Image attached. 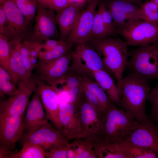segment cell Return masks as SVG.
I'll use <instances>...</instances> for the list:
<instances>
[{
  "mask_svg": "<svg viewBox=\"0 0 158 158\" xmlns=\"http://www.w3.org/2000/svg\"><path fill=\"white\" fill-rule=\"evenodd\" d=\"M119 90L120 108L139 122L147 119L146 103L151 91L148 81L131 73L123 78Z\"/></svg>",
  "mask_w": 158,
  "mask_h": 158,
  "instance_id": "6da1fadb",
  "label": "cell"
},
{
  "mask_svg": "<svg viewBox=\"0 0 158 158\" xmlns=\"http://www.w3.org/2000/svg\"><path fill=\"white\" fill-rule=\"evenodd\" d=\"M91 41L100 55L105 68L115 78L119 89L123 78L124 71L128 65V44L125 40L111 37L92 39Z\"/></svg>",
  "mask_w": 158,
  "mask_h": 158,
  "instance_id": "7a4b0ae2",
  "label": "cell"
},
{
  "mask_svg": "<svg viewBox=\"0 0 158 158\" xmlns=\"http://www.w3.org/2000/svg\"><path fill=\"white\" fill-rule=\"evenodd\" d=\"M140 123L114 103L104 112L99 134L96 138L109 142L117 141L126 136Z\"/></svg>",
  "mask_w": 158,
  "mask_h": 158,
  "instance_id": "3957f363",
  "label": "cell"
},
{
  "mask_svg": "<svg viewBox=\"0 0 158 158\" xmlns=\"http://www.w3.org/2000/svg\"><path fill=\"white\" fill-rule=\"evenodd\" d=\"M129 57L131 73L147 81L158 80V42L133 49Z\"/></svg>",
  "mask_w": 158,
  "mask_h": 158,
  "instance_id": "277c9868",
  "label": "cell"
},
{
  "mask_svg": "<svg viewBox=\"0 0 158 158\" xmlns=\"http://www.w3.org/2000/svg\"><path fill=\"white\" fill-rule=\"evenodd\" d=\"M17 85L18 91L16 93L0 101V121L11 116L24 114L30 97L37 88L35 75L32 74Z\"/></svg>",
  "mask_w": 158,
  "mask_h": 158,
  "instance_id": "5b68a950",
  "label": "cell"
},
{
  "mask_svg": "<svg viewBox=\"0 0 158 158\" xmlns=\"http://www.w3.org/2000/svg\"><path fill=\"white\" fill-rule=\"evenodd\" d=\"M117 31L129 45L144 47L158 42V26L144 20L128 21Z\"/></svg>",
  "mask_w": 158,
  "mask_h": 158,
  "instance_id": "8992f818",
  "label": "cell"
},
{
  "mask_svg": "<svg viewBox=\"0 0 158 158\" xmlns=\"http://www.w3.org/2000/svg\"><path fill=\"white\" fill-rule=\"evenodd\" d=\"M86 43L77 44L75 50L73 51L70 71L80 77L92 79L94 71L103 70L109 72L96 50Z\"/></svg>",
  "mask_w": 158,
  "mask_h": 158,
  "instance_id": "52a82bcc",
  "label": "cell"
},
{
  "mask_svg": "<svg viewBox=\"0 0 158 158\" xmlns=\"http://www.w3.org/2000/svg\"><path fill=\"white\" fill-rule=\"evenodd\" d=\"M24 114L0 121V158H11L18 151L16 144L24 133Z\"/></svg>",
  "mask_w": 158,
  "mask_h": 158,
  "instance_id": "ba28073f",
  "label": "cell"
},
{
  "mask_svg": "<svg viewBox=\"0 0 158 158\" xmlns=\"http://www.w3.org/2000/svg\"><path fill=\"white\" fill-rule=\"evenodd\" d=\"M73 51L72 49L64 55L48 62L38 60L35 75L36 78L54 87L70 71Z\"/></svg>",
  "mask_w": 158,
  "mask_h": 158,
  "instance_id": "9c48e42d",
  "label": "cell"
},
{
  "mask_svg": "<svg viewBox=\"0 0 158 158\" xmlns=\"http://www.w3.org/2000/svg\"><path fill=\"white\" fill-rule=\"evenodd\" d=\"M55 11L47 8L38 3L35 26L31 35L26 40L41 42L60 35L57 29Z\"/></svg>",
  "mask_w": 158,
  "mask_h": 158,
  "instance_id": "30bf717a",
  "label": "cell"
},
{
  "mask_svg": "<svg viewBox=\"0 0 158 158\" xmlns=\"http://www.w3.org/2000/svg\"><path fill=\"white\" fill-rule=\"evenodd\" d=\"M99 2V0H92L81 12L66 40L73 45L91 41L94 16Z\"/></svg>",
  "mask_w": 158,
  "mask_h": 158,
  "instance_id": "8fae6325",
  "label": "cell"
},
{
  "mask_svg": "<svg viewBox=\"0 0 158 158\" xmlns=\"http://www.w3.org/2000/svg\"><path fill=\"white\" fill-rule=\"evenodd\" d=\"M59 116L62 125L61 132L68 141L84 137L77 104L60 102Z\"/></svg>",
  "mask_w": 158,
  "mask_h": 158,
  "instance_id": "7c38bea8",
  "label": "cell"
},
{
  "mask_svg": "<svg viewBox=\"0 0 158 158\" xmlns=\"http://www.w3.org/2000/svg\"><path fill=\"white\" fill-rule=\"evenodd\" d=\"M21 139L22 141H28L38 144L45 151L70 144L62 132L49 122L32 134L24 133Z\"/></svg>",
  "mask_w": 158,
  "mask_h": 158,
  "instance_id": "4fadbf2b",
  "label": "cell"
},
{
  "mask_svg": "<svg viewBox=\"0 0 158 158\" xmlns=\"http://www.w3.org/2000/svg\"><path fill=\"white\" fill-rule=\"evenodd\" d=\"M36 90L45 111L47 118L56 128L61 131L62 125L59 116V92L52 86L36 78Z\"/></svg>",
  "mask_w": 158,
  "mask_h": 158,
  "instance_id": "5bb4252c",
  "label": "cell"
},
{
  "mask_svg": "<svg viewBox=\"0 0 158 158\" xmlns=\"http://www.w3.org/2000/svg\"><path fill=\"white\" fill-rule=\"evenodd\" d=\"M121 140L153 150L158 157V127L150 117Z\"/></svg>",
  "mask_w": 158,
  "mask_h": 158,
  "instance_id": "9a60e30c",
  "label": "cell"
},
{
  "mask_svg": "<svg viewBox=\"0 0 158 158\" xmlns=\"http://www.w3.org/2000/svg\"><path fill=\"white\" fill-rule=\"evenodd\" d=\"M77 104L79 110L84 137H97L100 130L104 112L97 111L87 100L83 93Z\"/></svg>",
  "mask_w": 158,
  "mask_h": 158,
  "instance_id": "2e32d148",
  "label": "cell"
},
{
  "mask_svg": "<svg viewBox=\"0 0 158 158\" xmlns=\"http://www.w3.org/2000/svg\"><path fill=\"white\" fill-rule=\"evenodd\" d=\"M107 6L118 29L128 21L144 20L140 7L125 0H112Z\"/></svg>",
  "mask_w": 158,
  "mask_h": 158,
  "instance_id": "e0dca14e",
  "label": "cell"
},
{
  "mask_svg": "<svg viewBox=\"0 0 158 158\" xmlns=\"http://www.w3.org/2000/svg\"><path fill=\"white\" fill-rule=\"evenodd\" d=\"M48 122L42 104L36 89L28 104L24 118V133L28 134H32Z\"/></svg>",
  "mask_w": 158,
  "mask_h": 158,
  "instance_id": "ac0fdd59",
  "label": "cell"
},
{
  "mask_svg": "<svg viewBox=\"0 0 158 158\" xmlns=\"http://www.w3.org/2000/svg\"><path fill=\"white\" fill-rule=\"evenodd\" d=\"M4 9L10 25L15 31L18 42H22L27 35L30 23L16 5L15 0H2Z\"/></svg>",
  "mask_w": 158,
  "mask_h": 158,
  "instance_id": "d6986e66",
  "label": "cell"
},
{
  "mask_svg": "<svg viewBox=\"0 0 158 158\" xmlns=\"http://www.w3.org/2000/svg\"><path fill=\"white\" fill-rule=\"evenodd\" d=\"M83 1L74 2L56 12V19L60 30V39L65 41L74 25L81 12Z\"/></svg>",
  "mask_w": 158,
  "mask_h": 158,
  "instance_id": "ffe728a7",
  "label": "cell"
},
{
  "mask_svg": "<svg viewBox=\"0 0 158 158\" xmlns=\"http://www.w3.org/2000/svg\"><path fill=\"white\" fill-rule=\"evenodd\" d=\"M88 140L92 143L98 158H132L123 148L115 142L97 138Z\"/></svg>",
  "mask_w": 158,
  "mask_h": 158,
  "instance_id": "44dd1931",
  "label": "cell"
},
{
  "mask_svg": "<svg viewBox=\"0 0 158 158\" xmlns=\"http://www.w3.org/2000/svg\"><path fill=\"white\" fill-rule=\"evenodd\" d=\"M94 79L108 95L111 101L119 107L120 102L119 89L109 72L101 70L92 73Z\"/></svg>",
  "mask_w": 158,
  "mask_h": 158,
  "instance_id": "7402d4cb",
  "label": "cell"
},
{
  "mask_svg": "<svg viewBox=\"0 0 158 158\" xmlns=\"http://www.w3.org/2000/svg\"><path fill=\"white\" fill-rule=\"evenodd\" d=\"M83 86L94 95L98 99L105 110V112L114 103L99 84L92 79L80 77Z\"/></svg>",
  "mask_w": 158,
  "mask_h": 158,
  "instance_id": "603a6c76",
  "label": "cell"
},
{
  "mask_svg": "<svg viewBox=\"0 0 158 158\" xmlns=\"http://www.w3.org/2000/svg\"><path fill=\"white\" fill-rule=\"evenodd\" d=\"M114 142L121 146L132 158H158L156 153L151 149L135 145L124 140Z\"/></svg>",
  "mask_w": 158,
  "mask_h": 158,
  "instance_id": "cb8c5ba5",
  "label": "cell"
},
{
  "mask_svg": "<svg viewBox=\"0 0 158 158\" xmlns=\"http://www.w3.org/2000/svg\"><path fill=\"white\" fill-rule=\"evenodd\" d=\"M23 147L19 152L12 155L11 158H44L45 150L40 145L32 142L22 141Z\"/></svg>",
  "mask_w": 158,
  "mask_h": 158,
  "instance_id": "d4e9b609",
  "label": "cell"
},
{
  "mask_svg": "<svg viewBox=\"0 0 158 158\" xmlns=\"http://www.w3.org/2000/svg\"><path fill=\"white\" fill-rule=\"evenodd\" d=\"M73 45L67 40L63 41L53 49L42 50L40 53L39 60L45 62L51 61L61 57L72 49Z\"/></svg>",
  "mask_w": 158,
  "mask_h": 158,
  "instance_id": "484cf974",
  "label": "cell"
},
{
  "mask_svg": "<svg viewBox=\"0 0 158 158\" xmlns=\"http://www.w3.org/2000/svg\"><path fill=\"white\" fill-rule=\"evenodd\" d=\"M112 34L105 25L99 9L95 12L92 24L91 40L101 39L109 37Z\"/></svg>",
  "mask_w": 158,
  "mask_h": 158,
  "instance_id": "4316f807",
  "label": "cell"
},
{
  "mask_svg": "<svg viewBox=\"0 0 158 158\" xmlns=\"http://www.w3.org/2000/svg\"><path fill=\"white\" fill-rule=\"evenodd\" d=\"M21 42L9 41L10 54L14 58L18 66L21 81L30 77L32 75L26 70L23 61L20 49V44Z\"/></svg>",
  "mask_w": 158,
  "mask_h": 158,
  "instance_id": "83f0119b",
  "label": "cell"
},
{
  "mask_svg": "<svg viewBox=\"0 0 158 158\" xmlns=\"http://www.w3.org/2000/svg\"><path fill=\"white\" fill-rule=\"evenodd\" d=\"M9 73L0 66V95L9 96L16 93L18 91Z\"/></svg>",
  "mask_w": 158,
  "mask_h": 158,
  "instance_id": "f1b7e54d",
  "label": "cell"
},
{
  "mask_svg": "<svg viewBox=\"0 0 158 158\" xmlns=\"http://www.w3.org/2000/svg\"><path fill=\"white\" fill-rule=\"evenodd\" d=\"M74 140L71 144L75 151L76 158H88L95 151L92 143L87 138L83 137Z\"/></svg>",
  "mask_w": 158,
  "mask_h": 158,
  "instance_id": "f546056e",
  "label": "cell"
},
{
  "mask_svg": "<svg viewBox=\"0 0 158 158\" xmlns=\"http://www.w3.org/2000/svg\"><path fill=\"white\" fill-rule=\"evenodd\" d=\"M15 3L26 19L31 22L37 9V0H15Z\"/></svg>",
  "mask_w": 158,
  "mask_h": 158,
  "instance_id": "4dcf8cb0",
  "label": "cell"
},
{
  "mask_svg": "<svg viewBox=\"0 0 158 158\" xmlns=\"http://www.w3.org/2000/svg\"><path fill=\"white\" fill-rule=\"evenodd\" d=\"M142 11L144 20L158 26V7L155 3L147 1L140 6Z\"/></svg>",
  "mask_w": 158,
  "mask_h": 158,
  "instance_id": "1f68e13d",
  "label": "cell"
},
{
  "mask_svg": "<svg viewBox=\"0 0 158 158\" xmlns=\"http://www.w3.org/2000/svg\"><path fill=\"white\" fill-rule=\"evenodd\" d=\"M0 34L9 41H18L16 32L10 25L2 7L0 6Z\"/></svg>",
  "mask_w": 158,
  "mask_h": 158,
  "instance_id": "d6a6232c",
  "label": "cell"
},
{
  "mask_svg": "<svg viewBox=\"0 0 158 158\" xmlns=\"http://www.w3.org/2000/svg\"><path fill=\"white\" fill-rule=\"evenodd\" d=\"M11 54L8 39L0 34V66L9 74L10 61Z\"/></svg>",
  "mask_w": 158,
  "mask_h": 158,
  "instance_id": "836d02e7",
  "label": "cell"
},
{
  "mask_svg": "<svg viewBox=\"0 0 158 158\" xmlns=\"http://www.w3.org/2000/svg\"><path fill=\"white\" fill-rule=\"evenodd\" d=\"M147 100L151 104L150 117L158 127V83L155 87L151 91Z\"/></svg>",
  "mask_w": 158,
  "mask_h": 158,
  "instance_id": "e575fe53",
  "label": "cell"
},
{
  "mask_svg": "<svg viewBox=\"0 0 158 158\" xmlns=\"http://www.w3.org/2000/svg\"><path fill=\"white\" fill-rule=\"evenodd\" d=\"M98 6V8L100 11L103 21L113 35L116 32V30L111 15L104 3L99 2Z\"/></svg>",
  "mask_w": 158,
  "mask_h": 158,
  "instance_id": "d590c367",
  "label": "cell"
},
{
  "mask_svg": "<svg viewBox=\"0 0 158 158\" xmlns=\"http://www.w3.org/2000/svg\"><path fill=\"white\" fill-rule=\"evenodd\" d=\"M38 3L45 8L57 12L71 5L72 0H37Z\"/></svg>",
  "mask_w": 158,
  "mask_h": 158,
  "instance_id": "8d00e7d4",
  "label": "cell"
},
{
  "mask_svg": "<svg viewBox=\"0 0 158 158\" xmlns=\"http://www.w3.org/2000/svg\"><path fill=\"white\" fill-rule=\"evenodd\" d=\"M71 144V143H70ZM61 145L45 151V157L47 158H67V152L69 146Z\"/></svg>",
  "mask_w": 158,
  "mask_h": 158,
  "instance_id": "74e56055",
  "label": "cell"
},
{
  "mask_svg": "<svg viewBox=\"0 0 158 158\" xmlns=\"http://www.w3.org/2000/svg\"><path fill=\"white\" fill-rule=\"evenodd\" d=\"M31 57L38 58L39 55L43 50V43L39 42H31L26 40L23 41Z\"/></svg>",
  "mask_w": 158,
  "mask_h": 158,
  "instance_id": "f35d334b",
  "label": "cell"
},
{
  "mask_svg": "<svg viewBox=\"0 0 158 158\" xmlns=\"http://www.w3.org/2000/svg\"><path fill=\"white\" fill-rule=\"evenodd\" d=\"M82 91L87 100L97 111L105 112L104 109L102 104L94 95L83 86Z\"/></svg>",
  "mask_w": 158,
  "mask_h": 158,
  "instance_id": "ab89813d",
  "label": "cell"
},
{
  "mask_svg": "<svg viewBox=\"0 0 158 158\" xmlns=\"http://www.w3.org/2000/svg\"><path fill=\"white\" fill-rule=\"evenodd\" d=\"M20 49L24 66L29 73L32 74L34 68L30 61V56L26 47L23 42L20 44Z\"/></svg>",
  "mask_w": 158,
  "mask_h": 158,
  "instance_id": "60d3db41",
  "label": "cell"
},
{
  "mask_svg": "<svg viewBox=\"0 0 158 158\" xmlns=\"http://www.w3.org/2000/svg\"><path fill=\"white\" fill-rule=\"evenodd\" d=\"M83 87L71 88L63 92H66L67 96V102L77 104L83 95Z\"/></svg>",
  "mask_w": 158,
  "mask_h": 158,
  "instance_id": "b9f144b4",
  "label": "cell"
},
{
  "mask_svg": "<svg viewBox=\"0 0 158 158\" xmlns=\"http://www.w3.org/2000/svg\"><path fill=\"white\" fill-rule=\"evenodd\" d=\"M44 41V43H43L42 50L45 51H48L53 49L63 41L51 38L46 39Z\"/></svg>",
  "mask_w": 158,
  "mask_h": 158,
  "instance_id": "7bdbcfd3",
  "label": "cell"
},
{
  "mask_svg": "<svg viewBox=\"0 0 158 158\" xmlns=\"http://www.w3.org/2000/svg\"><path fill=\"white\" fill-rule=\"evenodd\" d=\"M67 158H76V155L74 149L71 144L69 146L67 152Z\"/></svg>",
  "mask_w": 158,
  "mask_h": 158,
  "instance_id": "ee69618b",
  "label": "cell"
},
{
  "mask_svg": "<svg viewBox=\"0 0 158 158\" xmlns=\"http://www.w3.org/2000/svg\"><path fill=\"white\" fill-rule=\"evenodd\" d=\"M126 1L137 6H140L144 0H125Z\"/></svg>",
  "mask_w": 158,
  "mask_h": 158,
  "instance_id": "f6af8a7d",
  "label": "cell"
},
{
  "mask_svg": "<svg viewBox=\"0 0 158 158\" xmlns=\"http://www.w3.org/2000/svg\"><path fill=\"white\" fill-rule=\"evenodd\" d=\"M38 58L31 57L30 56V61L31 64L34 68L35 69V67L37 65L38 61L37 60Z\"/></svg>",
  "mask_w": 158,
  "mask_h": 158,
  "instance_id": "bcb514c9",
  "label": "cell"
},
{
  "mask_svg": "<svg viewBox=\"0 0 158 158\" xmlns=\"http://www.w3.org/2000/svg\"><path fill=\"white\" fill-rule=\"evenodd\" d=\"M149 1L156 4L158 7V0H149Z\"/></svg>",
  "mask_w": 158,
  "mask_h": 158,
  "instance_id": "7dc6e473",
  "label": "cell"
}]
</instances>
